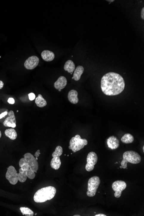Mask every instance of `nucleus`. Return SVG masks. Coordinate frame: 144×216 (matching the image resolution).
Instances as JSON below:
<instances>
[{
  "label": "nucleus",
  "instance_id": "1",
  "mask_svg": "<svg viewBox=\"0 0 144 216\" xmlns=\"http://www.w3.org/2000/svg\"><path fill=\"white\" fill-rule=\"evenodd\" d=\"M101 90L106 95H119L124 90V79L120 74L114 72L106 73L101 79Z\"/></svg>",
  "mask_w": 144,
  "mask_h": 216
},
{
  "label": "nucleus",
  "instance_id": "2",
  "mask_svg": "<svg viewBox=\"0 0 144 216\" xmlns=\"http://www.w3.org/2000/svg\"><path fill=\"white\" fill-rule=\"evenodd\" d=\"M56 189L52 186L42 188L35 194L34 200L36 203H43L54 198L56 193Z\"/></svg>",
  "mask_w": 144,
  "mask_h": 216
},
{
  "label": "nucleus",
  "instance_id": "3",
  "mask_svg": "<svg viewBox=\"0 0 144 216\" xmlns=\"http://www.w3.org/2000/svg\"><path fill=\"white\" fill-rule=\"evenodd\" d=\"M141 156L138 153L133 151H126L123 155V159L121 162L120 168L126 169L128 163L132 164H138L141 161Z\"/></svg>",
  "mask_w": 144,
  "mask_h": 216
},
{
  "label": "nucleus",
  "instance_id": "4",
  "mask_svg": "<svg viewBox=\"0 0 144 216\" xmlns=\"http://www.w3.org/2000/svg\"><path fill=\"white\" fill-rule=\"evenodd\" d=\"M88 144V141L85 138H81L79 135H76L69 141V149L75 153L83 149Z\"/></svg>",
  "mask_w": 144,
  "mask_h": 216
},
{
  "label": "nucleus",
  "instance_id": "5",
  "mask_svg": "<svg viewBox=\"0 0 144 216\" xmlns=\"http://www.w3.org/2000/svg\"><path fill=\"white\" fill-rule=\"evenodd\" d=\"M100 178L94 176L89 179L88 183L87 195L89 197H94L96 194L97 191L100 184Z\"/></svg>",
  "mask_w": 144,
  "mask_h": 216
},
{
  "label": "nucleus",
  "instance_id": "6",
  "mask_svg": "<svg viewBox=\"0 0 144 216\" xmlns=\"http://www.w3.org/2000/svg\"><path fill=\"white\" fill-rule=\"evenodd\" d=\"M17 176L18 173L15 167L12 166H9L6 174V178L11 184L15 185L17 183L18 181Z\"/></svg>",
  "mask_w": 144,
  "mask_h": 216
},
{
  "label": "nucleus",
  "instance_id": "7",
  "mask_svg": "<svg viewBox=\"0 0 144 216\" xmlns=\"http://www.w3.org/2000/svg\"><path fill=\"white\" fill-rule=\"evenodd\" d=\"M24 158L30 169L36 173L38 169V164L35 158L30 153H27L24 155Z\"/></svg>",
  "mask_w": 144,
  "mask_h": 216
},
{
  "label": "nucleus",
  "instance_id": "8",
  "mask_svg": "<svg viewBox=\"0 0 144 216\" xmlns=\"http://www.w3.org/2000/svg\"><path fill=\"white\" fill-rule=\"evenodd\" d=\"M126 184L124 181H116L112 184V187L115 192L114 196L117 198H119L121 196L122 192L126 188Z\"/></svg>",
  "mask_w": 144,
  "mask_h": 216
},
{
  "label": "nucleus",
  "instance_id": "9",
  "mask_svg": "<svg viewBox=\"0 0 144 216\" xmlns=\"http://www.w3.org/2000/svg\"><path fill=\"white\" fill-rule=\"evenodd\" d=\"M97 161V156L94 152H90L87 157V163L86 166V171L90 172L94 169L95 165Z\"/></svg>",
  "mask_w": 144,
  "mask_h": 216
},
{
  "label": "nucleus",
  "instance_id": "10",
  "mask_svg": "<svg viewBox=\"0 0 144 216\" xmlns=\"http://www.w3.org/2000/svg\"><path fill=\"white\" fill-rule=\"evenodd\" d=\"M39 59L36 56H32L29 58L24 63V67L27 70H33L38 65Z\"/></svg>",
  "mask_w": 144,
  "mask_h": 216
},
{
  "label": "nucleus",
  "instance_id": "11",
  "mask_svg": "<svg viewBox=\"0 0 144 216\" xmlns=\"http://www.w3.org/2000/svg\"><path fill=\"white\" fill-rule=\"evenodd\" d=\"M8 117L5 119L4 121V126L14 128L16 127V120L14 112L13 110H10L8 113Z\"/></svg>",
  "mask_w": 144,
  "mask_h": 216
},
{
  "label": "nucleus",
  "instance_id": "12",
  "mask_svg": "<svg viewBox=\"0 0 144 216\" xmlns=\"http://www.w3.org/2000/svg\"><path fill=\"white\" fill-rule=\"evenodd\" d=\"M67 84V79L64 76H61L59 77L58 80L55 82L54 84V87L56 90H58L61 92V90L64 89Z\"/></svg>",
  "mask_w": 144,
  "mask_h": 216
},
{
  "label": "nucleus",
  "instance_id": "13",
  "mask_svg": "<svg viewBox=\"0 0 144 216\" xmlns=\"http://www.w3.org/2000/svg\"><path fill=\"white\" fill-rule=\"evenodd\" d=\"M107 144L108 147L112 150L116 149L120 146V141L116 137L112 136L107 139Z\"/></svg>",
  "mask_w": 144,
  "mask_h": 216
},
{
  "label": "nucleus",
  "instance_id": "14",
  "mask_svg": "<svg viewBox=\"0 0 144 216\" xmlns=\"http://www.w3.org/2000/svg\"><path fill=\"white\" fill-rule=\"evenodd\" d=\"M41 56L43 60L47 62L53 61L55 58V54L49 50H44L42 51Z\"/></svg>",
  "mask_w": 144,
  "mask_h": 216
},
{
  "label": "nucleus",
  "instance_id": "15",
  "mask_svg": "<svg viewBox=\"0 0 144 216\" xmlns=\"http://www.w3.org/2000/svg\"><path fill=\"white\" fill-rule=\"evenodd\" d=\"M78 92L75 90H71L69 92L68 98L69 102L73 104H76L79 102Z\"/></svg>",
  "mask_w": 144,
  "mask_h": 216
},
{
  "label": "nucleus",
  "instance_id": "16",
  "mask_svg": "<svg viewBox=\"0 0 144 216\" xmlns=\"http://www.w3.org/2000/svg\"><path fill=\"white\" fill-rule=\"evenodd\" d=\"M84 71L83 67L82 66H79L76 68L74 70L72 79L75 81H79L81 78V75L83 74Z\"/></svg>",
  "mask_w": 144,
  "mask_h": 216
},
{
  "label": "nucleus",
  "instance_id": "17",
  "mask_svg": "<svg viewBox=\"0 0 144 216\" xmlns=\"http://www.w3.org/2000/svg\"><path fill=\"white\" fill-rule=\"evenodd\" d=\"M61 162L60 157H53L51 161V166L52 169L58 170L60 167Z\"/></svg>",
  "mask_w": 144,
  "mask_h": 216
},
{
  "label": "nucleus",
  "instance_id": "18",
  "mask_svg": "<svg viewBox=\"0 0 144 216\" xmlns=\"http://www.w3.org/2000/svg\"><path fill=\"white\" fill-rule=\"evenodd\" d=\"M64 69L69 73H72L75 70V65L71 60H68L65 64Z\"/></svg>",
  "mask_w": 144,
  "mask_h": 216
},
{
  "label": "nucleus",
  "instance_id": "19",
  "mask_svg": "<svg viewBox=\"0 0 144 216\" xmlns=\"http://www.w3.org/2000/svg\"><path fill=\"white\" fill-rule=\"evenodd\" d=\"M5 135L11 140H15L17 138V134L16 131L13 128L8 129L5 131Z\"/></svg>",
  "mask_w": 144,
  "mask_h": 216
},
{
  "label": "nucleus",
  "instance_id": "20",
  "mask_svg": "<svg viewBox=\"0 0 144 216\" xmlns=\"http://www.w3.org/2000/svg\"><path fill=\"white\" fill-rule=\"evenodd\" d=\"M35 103L37 106L39 107H43L47 104V101L43 98L41 95L39 94L38 96L35 98Z\"/></svg>",
  "mask_w": 144,
  "mask_h": 216
},
{
  "label": "nucleus",
  "instance_id": "21",
  "mask_svg": "<svg viewBox=\"0 0 144 216\" xmlns=\"http://www.w3.org/2000/svg\"><path fill=\"white\" fill-rule=\"evenodd\" d=\"M134 137L132 136V135L129 133L126 134L121 139L122 142L125 144H129V143H132L134 141Z\"/></svg>",
  "mask_w": 144,
  "mask_h": 216
},
{
  "label": "nucleus",
  "instance_id": "22",
  "mask_svg": "<svg viewBox=\"0 0 144 216\" xmlns=\"http://www.w3.org/2000/svg\"><path fill=\"white\" fill-rule=\"evenodd\" d=\"M18 180L21 183H24L27 180V171H24L22 170L21 168L19 169V173H18Z\"/></svg>",
  "mask_w": 144,
  "mask_h": 216
},
{
  "label": "nucleus",
  "instance_id": "23",
  "mask_svg": "<svg viewBox=\"0 0 144 216\" xmlns=\"http://www.w3.org/2000/svg\"><path fill=\"white\" fill-rule=\"evenodd\" d=\"M20 210L24 215L33 216L34 215V212L30 208L26 207H21L20 208Z\"/></svg>",
  "mask_w": 144,
  "mask_h": 216
},
{
  "label": "nucleus",
  "instance_id": "24",
  "mask_svg": "<svg viewBox=\"0 0 144 216\" xmlns=\"http://www.w3.org/2000/svg\"><path fill=\"white\" fill-rule=\"evenodd\" d=\"M19 166L22 170L27 171L30 169V166L26 161L24 158H22L19 161Z\"/></svg>",
  "mask_w": 144,
  "mask_h": 216
},
{
  "label": "nucleus",
  "instance_id": "25",
  "mask_svg": "<svg viewBox=\"0 0 144 216\" xmlns=\"http://www.w3.org/2000/svg\"><path fill=\"white\" fill-rule=\"evenodd\" d=\"M63 149L61 146H58L56 147L55 152L52 153V156L53 157H60L62 155Z\"/></svg>",
  "mask_w": 144,
  "mask_h": 216
},
{
  "label": "nucleus",
  "instance_id": "26",
  "mask_svg": "<svg viewBox=\"0 0 144 216\" xmlns=\"http://www.w3.org/2000/svg\"><path fill=\"white\" fill-rule=\"evenodd\" d=\"M27 176L29 179L32 180L35 177V173L30 168L29 170L27 171Z\"/></svg>",
  "mask_w": 144,
  "mask_h": 216
},
{
  "label": "nucleus",
  "instance_id": "27",
  "mask_svg": "<svg viewBox=\"0 0 144 216\" xmlns=\"http://www.w3.org/2000/svg\"><path fill=\"white\" fill-rule=\"evenodd\" d=\"M29 96V98L30 100L33 101L35 98V95L33 93H30L28 95Z\"/></svg>",
  "mask_w": 144,
  "mask_h": 216
},
{
  "label": "nucleus",
  "instance_id": "28",
  "mask_svg": "<svg viewBox=\"0 0 144 216\" xmlns=\"http://www.w3.org/2000/svg\"><path fill=\"white\" fill-rule=\"evenodd\" d=\"M7 101H8V102L10 104H13L15 103V100H14V99L12 98H10L8 99Z\"/></svg>",
  "mask_w": 144,
  "mask_h": 216
},
{
  "label": "nucleus",
  "instance_id": "29",
  "mask_svg": "<svg viewBox=\"0 0 144 216\" xmlns=\"http://www.w3.org/2000/svg\"><path fill=\"white\" fill-rule=\"evenodd\" d=\"M7 114H8V113H7V111H5V112H3V113H1V114H0V119L4 118Z\"/></svg>",
  "mask_w": 144,
  "mask_h": 216
},
{
  "label": "nucleus",
  "instance_id": "30",
  "mask_svg": "<svg viewBox=\"0 0 144 216\" xmlns=\"http://www.w3.org/2000/svg\"><path fill=\"white\" fill-rule=\"evenodd\" d=\"M40 150H37L35 154V158H38L40 155Z\"/></svg>",
  "mask_w": 144,
  "mask_h": 216
},
{
  "label": "nucleus",
  "instance_id": "31",
  "mask_svg": "<svg viewBox=\"0 0 144 216\" xmlns=\"http://www.w3.org/2000/svg\"><path fill=\"white\" fill-rule=\"evenodd\" d=\"M141 17L142 19L144 20V7L142 9V12H141Z\"/></svg>",
  "mask_w": 144,
  "mask_h": 216
},
{
  "label": "nucleus",
  "instance_id": "32",
  "mask_svg": "<svg viewBox=\"0 0 144 216\" xmlns=\"http://www.w3.org/2000/svg\"><path fill=\"white\" fill-rule=\"evenodd\" d=\"M4 85V84L3 82L0 80V90L3 88Z\"/></svg>",
  "mask_w": 144,
  "mask_h": 216
},
{
  "label": "nucleus",
  "instance_id": "33",
  "mask_svg": "<svg viewBox=\"0 0 144 216\" xmlns=\"http://www.w3.org/2000/svg\"><path fill=\"white\" fill-rule=\"evenodd\" d=\"M95 216H107L106 215H104V214H97V215H95Z\"/></svg>",
  "mask_w": 144,
  "mask_h": 216
},
{
  "label": "nucleus",
  "instance_id": "34",
  "mask_svg": "<svg viewBox=\"0 0 144 216\" xmlns=\"http://www.w3.org/2000/svg\"><path fill=\"white\" fill-rule=\"evenodd\" d=\"M1 137V131H0V138Z\"/></svg>",
  "mask_w": 144,
  "mask_h": 216
},
{
  "label": "nucleus",
  "instance_id": "35",
  "mask_svg": "<svg viewBox=\"0 0 144 216\" xmlns=\"http://www.w3.org/2000/svg\"><path fill=\"white\" fill-rule=\"evenodd\" d=\"M80 215H74V216H80Z\"/></svg>",
  "mask_w": 144,
  "mask_h": 216
},
{
  "label": "nucleus",
  "instance_id": "36",
  "mask_svg": "<svg viewBox=\"0 0 144 216\" xmlns=\"http://www.w3.org/2000/svg\"><path fill=\"white\" fill-rule=\"evenodd\" d=\"M143 152H144V146L143 147Z\"/></svg>",
  "mask_w": 144,
  "mask_h": 216
}]
</instances>
